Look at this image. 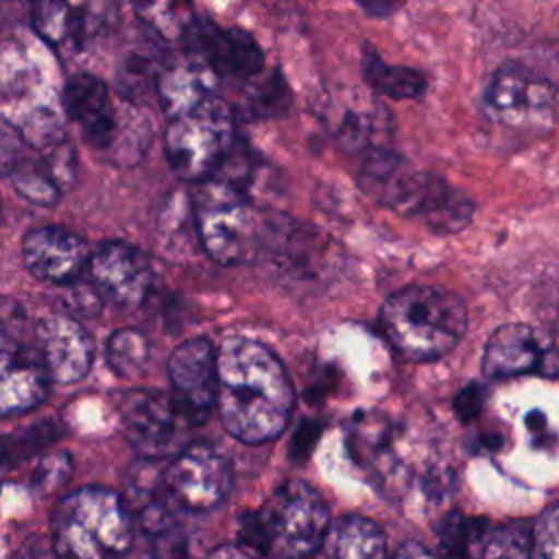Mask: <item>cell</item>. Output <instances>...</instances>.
<instances>
[{"label":"cell","mask_w":559,"mask_h":559,"mask_svg":"<svg viewBox=\"0 0 559 559\" xmlns=\"http://www.w3.org/2000/svg\"><path fill=\"white\" fill-rule=\"evenodd\" d=\"M207 559H258V555L249 544H225L218 546Z\"/></svg>","instance_id":"obj_34"},{"label":"cell","mask_w":559,"mask_h":559,"mask_svg":"<svg viewBox=\"0 0 559 559\" xmlns=\"http://www.w3.org/2000/svg\"><path fill=\"white\" fill-rule=\"evenodd\" d=\"M391 559H437L428 548H424L421 544L417 542H406L402 544Z\"/></svg>","instance_id":"obj_36"},{"label":"cell","mask_w":559,"mask_h":559,"mask_svg":"<svg viewBox=\"0 0 559 559\" xmlns=\"http://www.w3.org/2000/svg\"><path fill=\"white\" fill-rule=\"evenodd\" d=\"M218 79L207 63L183 52L181 59L164 63L155 83L157 103L170 120L179 118L216 98Z\"/></svg>","instance_id":"obj_21"},{"label":"cell","mask_w":559,"mask_h":559,"mask_svg":"<svg viewBox=\"0 0 559 559\" xmlns=\"http://www.w3.org/2000/svg\"><path fill=\"white\" fill-rule=\"evenodd\" d=\"M362 79L373 92L393 100L419 98L426 92V76L419 70L391 66L371 46L362 48Z\"/></svg>","instance_id":"obj_26"},{"label":"cell","mask_w":559,"mask_h":559,"mask_svg":"<svg viewBox=\"0 0 559 559\" xmlns=\"http://www.w3.org/2000/svg\"><path fill=\"white\" fill-rule=\"evenodd\" d=\"M426 181L428 173L415 170L402 155L384 146L367 151L358 175L365 194L406 216H413Z\"/></svg>","instance_id":"obj_18"},{"label":"cell","mask_w":559,"mask_h":559,"mask_svg":"<svg viewBox=\"0 0 559 559\" xmlns=\"http://www.w3.org/2000/svg\"><path fill=\"white\" fill-rule=\"evenodd\" d=\"M330 524L319 491L288 480L251 518L249 537L269 559H310Z\"/></svg>","instance_id":"obj_5"},{"label":"cell","mask_w":559,"mask_h":559,"mask_svg":"<svg viewBox=\"0 0 559 559\" xmlns=\"http://www.w3.org/2000/svg\"><path fill=\"white\" fill-rule=\"evenodd\" d=\"M63 109L90 146L114 151L120 135V118L109 87L98 76L87 72L72 74L63 85Z\"/></svg>","instance_id":"obj_17"},{"label":"cell","mask_w":559,"mask_h":559,"mask_svg":"<svg viewBox=\"0 0 559 559\" xmlns=\"http://www.w3.org/2000/svg\"><path fill=\"white\" fill-rule=\"evenodd\" d=\"M474 214V203L445 179L428 175L426 190L415 210V218L424 221L430 229L452 234L463 229Z\"/></svg>","instance_id":"obj_25"},{"label":"cell","mask_w":559,"mask_h":559,"mask_svg":"<svg viewBox=\"0 0 559 559\" xmlns=\"http://www.w3.org/2000/svg\"><path fill=\"white\" fill-rule=\"evenodd\" d=\"M37 352L55 382H76L87 376L94 345L81 323L68 314H48L37 323Z\"/></svg>","instance_id":"obj_19"},{"label":"cell","mask_w":559,"mask_h":559,"mask_svg":"<svg viewBox=\"0 0 559 559\" xmlns=\"http://www.w3.org/2000/svg\"><path fill=\"white\" fill-rule=\"evenodd\" d=\"M293 402L284 365L262 343L234 336L218 347L216 408L231 437L245 443L275 439L288 424Z\"/></svg>","instance_id":"obj_1"},{"label":"cell","mask_w":559,"mask_h":559,"mask_svg":"<svg viewBox=\"0 0 559 559\" xmlns=\"http://www.w3.org/2000/svg\"><path fill=\"white\" fill-rule=\"evenodd\" d=\"M164 476L177 504L190 511L218 507L231 489L229 461L205 443L181 448L166 465Z\"/></svg>","instance_id":"obj_9"},{"label":"cell","mask_w":559,"mask_h":559,"mask_svg":"<svg viewBox=\"0 0 559 559\" xmlns=\"http://www.w3.org/2000/svg\"><path fill=\"white\" fill-rule=\"evenodd\" d=\"M358 7L371 17H386L397 11L400 0H356Z\"/></svg>","instance_id":"obj_35"},{"label":"cell","mask_w":559,"mask_h":559,"mask_svg":"<svg viewBox=\"0 0 559 559\" xmlns=\"http://www.w3.org/2000/svg\"><path fill=\"white\" fill-rule=\"evenodd\" d=\"M380 323L402 356L435 360L465 334L467 310L459 295L441 286H406L384 301Z\"/></svg>","instance_id":"obj_2"},{"label":"cell","mask_w":559,"mask_h":559,"mask_svg":"<svg viewBox=\"0 0 559 559\" xmlns=\"http://www.w3.org/2000/svg\"><path fill=\"white\" fill-rule=\"evenodd\" d=\"M192 216L199 240L221 264H242L262 249V216L245 188L212 175L192 192Z\"/></svg>","instance_id":"obj_4"},{"label":"cell","mask_w":559,"mask_h":559,"mask_svg":"<svg viewBox=\"0 0 559 559\" xmlns=\"http://www.w3.org/2000/svg\"><path fill=\"white\" fill-rule=\"evenodd\" d=\"M290 105V92L280 72L260 79L247 94L245 107L251 118H275Z\"/></svg>","instance_id":"obj_29"},{"label":"cell","mask_w":559,"mask_h":559,"mask_svg":"<svg viewBox=\"0 0 559 559\" xmlns=\"http://www.w3.org/2000/svg\"><path fill=\"white\" fill-rule=\"evenodd\" d=\"M118 411L127 439L144 459H164L175 452L183 424H190L173 395L151 389L127 391L118 402Z\"/></svg>","instance_id":"obj_8"},{"label":"cell","mask_w":559,"mask_h":559,"mask_svg":"<svg viewBox=\"0 0 559 559\" xmlns=\"http://www.w3.org/2000/svg\"><path fill=\"white\" fill-rule=\"evenodd\" d=\"M116 17V0H31L33 28L55 48H81L109 31Z\"/></svg>","instance_id":"obj_11"},{"label":"cell","mask_w":559,"mask_h":559,"mask_svg":"<svg viewBox=\"0 0 559 559\" xmlns=\"http://www.w3.org/2000/svg\"><path fill=\"white\" fill-rule=\"evenodd\" d=\"M148 338L131 328L118 330L107 341V362L120 378H135L148 362Z\"/></svg>","instance_id":"obj_27"},{"label":"cell","mask_w":559,"mask_h":559,"mask_svg":"<svg viewBox=\"0 0 559 559\" xmlns=\"http://www.w3.org/2000/svg\"><path fill=\"white\" fill-rule=\"evenodd\" d=\"M310 559H386L382 528L360 515L334 520Z\"/></svg>","instance_id":"obj_24"},{"label":"cell","mask_w":559,"mask_h":559,"mask_svg":"<svg viewBox=\"0 0 559 559\" xmlns=\"http://www.w3.org/2000/svg\"><path fill=\"white\" fill-rule=\"evenodd\" d=\"M48 371L39 352L24 347L11 349L4 345L0 371V411L2 415L24 413L35 408L48 393Z\"/></svg>","instance_id":"obj_22"},{"label":"cell","mask_w":559,"mask_h":559,"mask_svg":"<svg viewBox=\"0 0 559 559\" xmlns=\"http://www.w3.org/2000/svg\"><path fill=\"white\" fill-rule=\"evenodd\" d=\"M15 559H61L59 555H57V550H55V546L50 544H44L39 537H35V539H31L22 550H20V557H15Z\"/></svg>","instance_id":"obj_33"},{"label":"cell","mask_w":559,"mask_h":559,"mask_svg":"<svg viewBox=\"0 0 559 559\" xmlns=\"http://www.w3.org/2000/svg\"><path fill=\"white\" fill-rule=\"evenodd\" d=\"M135 13L157 33H183L177 24V2L175 0H131Z\"/></svg>","instance_id":"obj_31"},{"label":"cell","mask_w":559,"mask_h":559,"mask_svg":"<svg viewBox=\"0 0 559 559\" xmlns=\"http://www.w3.org/2000/svg\"><path fill=\"white\" fill-rule=\"evenodd\" d=\"M437 537L443 559H533L531 537L524 531L485 518L450 513L439 524Z\"/></svg>","instance_id":"obj_10"},{"label":"cell","mask_w":559,"mask_h":559,"mask_svg":"<svg viewBox=\"0 0 559 559\" xmlns=\"http://www.w3.org/2000/svg\"><path fill=\"white\" fill-rule=\"evenodd\" d=\"M555 103V85L520 63L500 66L485 90L487 109L507 124L548 120Z\"/></svg>","instance_id":"obj_15"},{"label":"cell","mask_w":559,"mask_h":559,"mask_svg":"<svg viewBox=\"0 0 559 559\" xmlns=\"http://www.w3.org/2000/svg\"><path fill=\"white\" fill-rule=\"evenodd\" d=\"M533 559H559V502L546 509L531 533Z\"/></svg>","instance_id":"obj_30"},{"label":"cell","mask_w":559,"mask_h":559,"mask_svg":"<svg viewBox=\"0 0 559 559\" xmlns=\"http://www.w3.org/2000/svg\"><path fill=\"white\" fill-rule=\"evenodd\" d=\"M483 373L487 378L524 373L557 378L559 352L542 330L526 323H504L485 343Z\"/></svg>","instance_id":"obj_12"},{"label":"cell","mask_w":559,"mask_h":559,"mask_svg":"<svg viewBox=\"0 0 559 559\" xmlns=\"http://www.w3.org/2000/svg\"><path fill=\"white\" fill-rule=\"evenodd\" d=\"M181 41L186 55L207 63L218 76L253 79L262 72L264 52L242 28H223L212 20H190Z\"/></svg>","instance_id":"obj_13"},{"label":"cell","mask_w":559,"mask_h":559,"mask_svg":"<svg viewBox=\"0 0 559 559\" xmlns=\"http://www.w3.org/2000/svg\"><path fill=\"white\" fill-rule=\"evenodd\" d=\"M61 559H122L133 544V515L116 491L83 487L63 496L50 520Z\"/></svg>","instance_id":"obj_3"},{"label":"cell","mask_w":559,"mask_h":559,"mask_svg":"<svg viewBox=\"0 0 559 559\" xmlns=\"http://www.w3.org/2000/svg\"><path fill=\"white\" fill-rule=\"evenodd\" d=\"M122 559H153V557H151V555H135V557H129V555H127V557H122Z\"/></svg>","instance_id":"obj_37"},{"label":"cell","mask_w":559,"mask_h":559,"mask_svg":"<svg viewBox=\"0 0 559 559\" xmlns=\"http://www.w3.org/2000/svg\"><path fill=\"white\" fill-rule=\"evenodd\" d=\"M234 146V111L218 96L190 114L173 118L164 133V151L173 173L197 183L212 177Z\"/></svg>","instance_id":"obj_6"},{"label":"cell","mask_w":559,"mask_h":559,"mask_svg":"<svg viewBox=\"0 0 559 559\" xmlns=\"http://www.w3.org/2000/svg\"><path fill=\"white\" fill-rule=\"evenodd\" d=\"M87 275L98 295L122 308L140 306L153 286L146 253L120 240L105 242L90 255Z\"/></svg>","instance_id":"obj_16"},{"label":"cell","mask_w":559,"mask_h":559,"mask_svg":"<svg viewBox=\"0 0 559 559\" xmlns=\"http://www.w3.org/2000/svg\"><path fill=\"white\" fill-rule=\"evenodd\" d=\"M159 459H144L142 465L135 467V476L129 480V498L124 500L131 515H138L142 528L151 533H159L173 522V511L179 507L173 498L164 469L157 467Z\"/></svg>","instance_id":"obj_23"},{"label":"cell","mask_w":559,"mask_h":559,"mask_svg":"<svg viewBox=\"0 0 559 559\" xmlns=\"http://www.w3.org/2000/svg\"><path fill=\"white\" fill-rule=\"evenodd\" d=\"M483 404H485V389L480 384H476V382L469 384L467 389H463L459 393V397H456V411H459V415L463 419L476 417L480 413Z\"/></svg>","instance_id":"obj_32"},{"label":"cell","mask_w":559,"mask_h":559,"mask_svg":"<svg viewBox=\"0 0 559 559\" xmlns=\"http://www.w3.org/2000/svg\"><path fill=\"white\" fill-rule=\"evenodd\" d=\"M22 255L28 271L46 282H72L90 262L85 240L57 225L31 229L22 240Z\"/></svg>","instance_id":"obj_20"},{"label":"cell","mask_w":559,"mask_h":559,"mask_svg":"<svg viewBox=\"0 0 559 559\" xmlns=\"http://www.w3.org/2000/svg\"><path fill=\"white\" fill-rule=\"evenodd\" d=\"M2 173L15 192L35 205H52L72 186L76 173L74 146L68 138L31 146L20 127L2 122Z\"/></svg>","instance_id":"obj_7"},{"label":"cell","mask_w":559,"mask_h":559,"mask_svg":"<svg viewBox=\"0 0 559 559\" xmlns=\"http://www.w3.org/2000/svg\"><path fill=\"white\" fill-rule=\"evenodd\" d=\"M173 397L190 424H201L216 406L218 352L205 336L183 341L168 358Z\"/></svg>","instance_id":"obj_14"},{"label":"cell","mask_w":559,"mask_h":559,"mask_svg":"<svg viewBox=\"0 0 559 559\" xmlns=\"http://www.w3.org/2000/svg\"><path fill=\"white\" fill-rule=\"evenodd\" d=\"M162 68L164 63L155 55H148L146 50H135L118 70L116 79H118L120 96L131 103H138L140 98H144L146 92L155 90Z\"/></svg>","instance_id":"obj_28"}]
</instances>
